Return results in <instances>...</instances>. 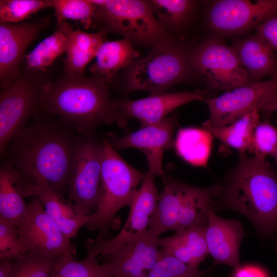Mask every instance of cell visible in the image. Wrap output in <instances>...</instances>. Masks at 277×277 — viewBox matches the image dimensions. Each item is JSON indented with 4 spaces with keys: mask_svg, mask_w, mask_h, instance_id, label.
<instances>
[{
    "mask_svg": "<svg viewBox=\"0 0 277 277\" xmlns=\"http://www.w3.org/2000/svg\"><path fill=\"white\" fill-rule=\"evenodd\" d=\"M83 134L61 118L38 110L0 153L1 163L14 168L24 183L43 182L62 197Z\"/></svg>",
    "mask_w": 277,
    "mask_h": 277,
    "instance_id": "6da1fadb",
    "label": "cell"
},
{
    "mask_svg": "<svg viewBox=\"0 0 277 277\" xmlns=\"http://www.w3.org/2000/svg\"><path fill=\"white\" fill-rule=\"evenodd\" d=\"M115 101L102 77L63 74L44 84L39 111L58 116L88 134L101 124L115 123L121 128L126 126L127 121L118 112Z\"/></svg>",
    "mask_w": 277,
    "mask_h": 277,
    "instance_id": "7a4b0ae2",
    "label": "cell"
},
{
    "mask_svg": "<svg viewBox=\"0 0 277 277\" xmlns=\"http://www.w3.org/2000/svg\"><path fill=\"white\" fill-rule=\"evenodd\" d=\"M215 206L244 215L263 237L277 231V175L266 159L240 154L223 184Z\"/></svg>",
    "mask_w": 277,
    "mask_h": 277,
    "instance_id": "3957f363",
    "label": "cell"
},
{
    "mask_svg": "<svg viewBox=\"0 0 277 277\" xmlns=\"http://www.w3.org/2000/svg\"><path fill=\"white\" fill-rule=\"evenodd\" d=\"M103 157L99 194L95 212L84 226L98 231L96 239H108L118 212L131 206L137 186L146 173L141 172L126 162L107 137L102 139Z\"/></svg>",
    "mask_w": 277,
    "mask_h": 277,
    "instance_id": "277c9868",
    "label": "cell"
},
{
    "mask_svg": "<svg viewBox=\"0 0 277 277\" xmlns=\"http://www.w3.org/2000/svg\"><path fill=\"white\" fill-rule=\"evenodd\" d=\"M164 188L159 195L148 229L160 235L168 230L177 231L190 227L206 226L210 209L215 207L220 184L199 187L172 177H164Z\"/></svg>",
    "mask_w": 277,
    "mask_h": 277,
    "instance_id": "5b68a950",
    "label": "cell"
},
{
    "mask_svg": "<svg viewBox=\"0 0 277 277\" xmlns=\"http://www.w3.org/2000/svg\"><path fill=\"white\" fill-rule=\"evenodd\" d=\"M96 6L91 27L122 35L143 47L175 41L160 24L149 1L90 0Z\"/></svg>",
    "mask_w": 277,
    "mask_h": 277,
    "instance_id": "8992f818",
    "label": "cell"
},
{
    "mask_svg": "<svg viewBox=\"0 0 277 277\" xmlns=\"http://www.w3.org/2000/svg\"><path fill=\"white\" fill-rule=\"evenodd\" d=\"M189 55L187 48L176 41L153 47L146 56L129 65L127 89L144 90L154 95L164 93L172 85L193 81L197 74Z\"/></svg>",
    "mask_w": 277,
    "mask_h": 277,
    "instance_id": "52a82bcc",
    "label": "cell"
},
{
    "mask_svg": "<svg viewBox=\"0 0 277 277\" xmlns=\"http://www.w3.org/2000/svg\"><path fill=\"white\" fill-rule=\"evenodd\" d=\"M189 61L197 75L213 90H230L254 83L232 46L209 37L189 52Z\"/></svg>",
    "mask_w": 277,
    "mask_h": 277,
    "instance_id": "ba28073f",
    "label": "cell"
},
{
    "mask_svg": "<svg viewBox=\"0 0 277 277\" xmlns=\"http://www.w3.org/2000/svg\"><path fill=\"white\" fill-rule=\"evenodd\" d=\"M49 80L21 69L17 77L0 92V153L38 111L43 86Z\"/></svg>",
    "mask_w": 277,
    "mask_h": 277,
    "instance_id": "9c48e42d",
    "label": "cell"
},
{
    "mask_svg": "<svg viewBox=\"0 0 277 277\" xmlns=\"http://www.w3.org/2000/svg\"><path fill=\"white\" fill-rule=\"evenodd\" d=\"M103 157V142L94 132L84 134L70 176L67 194L77 216H89L96 210Z\"/></svg>",
    "mask_w": 277,
    "mask_h": 277,
    "instance_id": "30bf717a",
    "label": "cell"
},
{
    "mask_svg": "<svg viewBox=\"0 0 277 277\" xmlns=\"http://www.w3.org/2000/svg\"><path fill=\"white\" fill-rule=\"evenodd\" d=\"M277 97V77L254 82L205 98L210 113L206 122L212 126L230 124L244 115L263 107Z\"/></svg>",
    "mask_w": 277,
    "mask_h": 277,
    "instance_id": "8fae6325",
    "label": "cell"
},
{
    "mask_svg": "<svg viewBox=\"0 0 277 277\" xmlns=\"http://www.w3.org/2000/svg\"><path fill=\"white\" fill-rule=\"evenodd\" d=\"M155 175L147 171L138 189L124 226L114 237L106 240L88 239L84 241L87 253L95 256L113 250L143 236L148 229L150 217L155 211L159 195L154 182Z\"/></svg>",
    "mask_w": 277,
    "mask_h": 277,
    "instance_id": "7c38bea8",
    "label": "cell"
},
{
    "mask_svg": "<svg viewBox=\"0 0 277 277\" xmlns=\"http://www.w3.org/2000/svg\"><path fill=\"white\" fill-rule=\"evenodd\" d=\"M277 13V0H219L210 3L206 12L209 28L217 34L233 35L256 28Z\"/></svg>",
    "mask_w": 277,
    "mask_h": 277,
    "instance_id": "4fadbf2b",
    "label": "cell"
},
{
    "mask_svg": "<svg viewBox=\"0 0 277 277\" xmlns=\"http://www.w3.org/2000/svg\"><path fill=\"white\" fill-rule=\"evenodd\" d=\"M17 228L23 251L33 250L57 255L76 253L70 239L49 217L36 197L32 196L27 216Z\"/></svg>",
    "mask_w": 277,
    "mask_h": 277,
    "instance_id": "5bb4252c",
    "label": "cell"
},
{
    "mask_svg": "<svg viewBox=\"0 0 277 277\" xmlns=\"http://www.w3.org/2000/svg\"><path fill=\"white\" fill-rule=\"evenodd\" d=\"M177 121L175 114L165 117L161 122L140 127L131 133L117 136L108 133L107 138L116 149L134 148L146 156L149 172L163 178V157L165 151L174 147V130Z\"/></svg>",
    "mask_w": 277,
    "mask_h": 277,
    "instance_id": "9a60e30c",
    "label": "cell"
},
{
    "mask_svg": "<svg viewBox=\"0 0 277 277\" xmlns=\"http://www.w3.org/2000/svg\"><path fill=\"white\" fill-rule=\"evenodd\" d=\"M51 17L17 24H0V87H9L17 77L29 46L47 26Z\"/></svg>",
    "mask_w": 277,
    "mask_h": 277,
    "instance_id": "2e32d148",
    "label": "cell"
},
{
    "mask_svg": "<svg viewBox=\"0 0 277 277\" xmlns=\"http://www.w3.org/2000/svg\"><path fill=\"white\" fill-rule=\"evenodd\" d=\"M159 237L148 229L137 240L102 255L101 264L113 277H147L160 257Z\"/></svg>",
    "mask_w": 277,
    "mask_h": 277,
    "instance_id": "e0dca14e",
    "label": "cell"
},
{
    "mask_svg": "<svg viewBox=\"0 0 277 277\" xmlns=\"http://www.w3.org/2000/svg\"><path fill=\"white\" fill-rule=\"evenodd\" d=\"M206 93L204 90L163 93L136 100H115V104L124 120L135 118L143 127L161 122L168 113L185 104L196 100L204 101Z\"/></svg>",
    "mask_w": 277,
    "mask_h": 277,
    "instance_id": "ac0fdd59",
    "label": "cell"
},
{
    "mask_svg": "<svg viewBox=\"0 0 277 277\" xmlns=\"http://www.w3.org/2000/svg\"><path fill=\"white\" fill-rule=\"evenodd\" d=\"M244 235L243 226L239 221L223 219L215 213L214 207L210 209L205 238L214 265L223 264L235 270L239 269L241 266L240 246Z\"/></svg>",
    "mask_w": 277,
    "mask_h": 277,
    "instance_id": "d6986e66",
    "label": "cell"
},
{
    "mask_svg": "<svg viewBox=\"0 0 277 277\" xmlns=\"http://www.w3.org/2000/svg\"><path fill=\"white\" fill-rule=\"evenodd\" d=\"M57 27L64 31L67 37L63 74L85 76L87 65L95 57L100 46L106 41L107 33L102 31L89 33L79 28L75 30L67 22Z\"/></svg>",
    "mask_w": 277,
    "mask_h": 277,
    "instance_id": "ffe728a7",
    "label": "cell"
},
{
    "mask_svg": "<svg viewBox=\"0 0 277 277\" xmlns=\"http://www.w3.org/2000/svg\"><path fill=\"white\" fill-rule=\"evenodd\" d=\"M239 60L255 82L277 77V56L269 46L258 34L234 38L231 45Z\"/></svg>",
    "mask_w": 277,
    "mask_h": 277,
    "instance_id": "44dd1931",
    "label": "cell"
},
{
    "mask_svg": "<svg viewBox=\"0 0 277 277\" xmlns=\"http://www.w3.org/2000/svg\"><path fill=\"white\" fill-rule=\"evenodd\" d=\"M25 197H37L46 213L64 234L70 239L76 236L77 232L88 222L90 216H77L71 209L61 201L62 198L51 190L43 182L35 185L24 183Z\"/></svg>",
    "mask_w": 277,
    "mask_h": 277,
    "instance_id": "7402d4cb",
    "label": "cell"
},
{
    "mask_svg": "<svg viewBox=\"0 0 277 277\" xmlns=\"http://www.w3.org/2000/svg\"><path fill=\"white\" fill-rule=\"evenodd\" d=\"M205 226H196L176 231L173 235L158 239L160 249L192 267L199 264L208 254Z\"/></svg>",
    "mask_w": 277,
    "mask_h": 277,
    "instance_id": "603a6c76",
    "label": "cell"
},
{
    "mask_svg": "<svg viewBox=\"0 0 277 277\" xmlns=\"http://www.w3.org/2000/svg\"><path fill=\"white\" fill-rule=\"evenodd\" d=\"M24 183L12 167L1 163L0 166V219L17 227L25 220L28 205L24 200Z\"/></svg>",
    "mask_w": 277,
    "mask_h": 277,
    "instance_id": "cb8c5ba5",
    "label": "cell"
},
{
    "mask_svg": "<svg viewBox=\"0 0 277 277\" xmlns=\"http://www.w3.org/2000/svg\"><path fill=\"white\" fill-rule=\"evenodd\" d=\"M138 56L132 43L126 38L106 41L99 47L95 62L88 70L91 74L102 77L109 85L120 69L130 65Z\"/></svg>",
    "mask_w": 277,
    "mask_h": 277,
    "instance_id": "d4e9b609",
    "label": "cell"
},
{
    "mask_svg": "<svg viewBox=\"0 0 277 277\" xmlns=\"http://www.w3.org/2000/svg\"><path fill=\"white\" fill-rule=\"evenodd\" d=\"M259 111L253 110L226 126H212L205 122L203 128L226 146L237 150L239 154L252 153L254 131L261 122Z\"/></svg>",
    "mask_w": 277,
    "mask_h": 277,
    "instance_id": "484cf974",
    "label": "cell"
},
{
    "mask_svg": "<svg viewBox=\"0 0 277 277\" xmlns=\"http://www.w3.org/2000/svg\"><path fill=\"white\" fill-rule=\"evenodd\" d=\"M212 143V135L208 130L187 127L179 129L174 147L177 155L187 163L204 167L208 163Z\"/></svg>",
    "mask_w": 277,
    "mask_h": 277,
    "instance_id": "4316f807",
    "label": "cell"
},
{
    "mask_svg": "<svg viewBox=\"0 0 277 277\" xmlns=\"http://www.w3.org/2000/svg\"><path fill=\"white\" fill-rule=\"evenodd\" d=\"M67 37L59 27L52 34L41 41L24 60V68L34 74L48 78L47 72L54 61L66 51Z\"/></svg>",
    "mask_w": 277,
    "mask_h": 277,
    "instance_id": "83f0119b",
    "label": "cell"
},
{
    "mask_svg": "<svg viewBox=\"0 0 277 277\" xmlns=\"http://www.w3.org/2000/svg\"><path fill=\"white\" fill-rule=\"evenodd\" d=\"M149 2L157 21L169 33L178 31L187 25L199 4L197 1L190 0H152Z\"/></svg>",
    "mask_w": 277,
    "mask_h": 277,
    "instance_id": "f1b7e54d",
    "label": "cell"
},
{
    "mask_svg": "<svg viewBox=\"0 0 277 277\" xmlns=\"http://www.w3.org/2000/svg\"><path fill=\"white\" fill-rule=\"evenodd\" d=\"M59 255L30 250L11 259L13 277H50Z\"/></svg>",
    "mask_w": 277,
    "mask_h": 277,
    "instance_id": "f546056e",
    "label": "cell"
},
{
    "mask_svg": "<svg viewBox=\"0 0 277 277\" xmlns=\"http://www.w3.org/2000/svg\"><path fill=\"white\" fill-rule=\"evenodd\" d=\"M57 25L67 19L79 21L85 29L92 26L96 10L90 0H51Z\"/></svg>",
    "mask_w": 277,
    "mask_h": 277,
    "instance_id": "4dcf8cb0",
    "label": "cell"
},
{
    "mask_svg": "<svg viewBox=\"0 0 277 277\" xmlns=\"http://www.w3.org/2000/svg\"><path fill=\"white\" fill-rule=\"evenodd\" d=\"M51 7V0H1L0 24L25 22L39 10Z\"/></svg>",
    "mask_w": 277,
    "mask_h": 277,
    "instance_id": "1f68e13d",
    "label": "cell"
},
{
    "mask_svg": "<svg viewBox=\"0 0 277 277\" xmlns=\"http://www.w3.org/2000/svg\"><path fill=\"white\" fill-rule=\"evenodd\" d=\"M160 255L147 277H206L210 269L190 266L160 249Z\"/></svg>",
    "mask_w": 277,
    "mask_h": 277,
    "instance_id": "d6a6232c",
    "label": "cell"
},
{
    "mask_svg": "<svg viewBox=\"0 0 277 277\" xmlns=\"http://www.w3.org/2000/svg\"><path fill=\"white\" fill-rule=\"evenodd\" d=\"M277 151V128L268 121L260 122L255 128L252 153L266 159L274 157Z\"/></svg>",
    "mask_w": 277,
    "mask_h": 277,
    "instance_id": "836d02e7",
    "label": "cell"
},
{
    "mask_svg": "<svg viewBox=\"0 0 277 277\" xmlns=\"http://www.w3.org/2000/svg\"><path fill=\"white\" fill-rule=\"evenodd\" d=\"M23 252L17 227L0 219V259H11Z\"/></svg>",
    "mask_w": 277,
    "mask_h": 277,
    "instance_id": "e575fe53",
    "label": "cell"
},
{
    "mask_svg": "<svg viewBox=\"0 0 277 277\" xmlns=\"http://www.w3.org/2000/svg\"><path fill=\"white\" fill-rule=\"evenodd\" d=\"M255 33L269 46L277 56V13L268 17L258 25Z\"/></svg>",
    "mask_w": 277,
    "mask_h": 277,
    "instance_id": "d590c367",
    "label": "cell"
},
{
    "mask_svg": "<svg viewBox=\"0 0 277 277\" xmlns=\"http://www.w3.org/2000/svg\"><path fill=\"white\" fill-rule=\"evenodd\" d=\"M234 277H268L266 272L260 267L248 265L241 266L235 270Z\"/></svg>",
    "mask_w": 277,
    "mask_h": 277,
    "instance_id": "8d00e7d4",
    "label": "cell"
},
{
    "mask_svg": "<svg viewBox=\"0 0 277 277\" xmlns=\"http://www.w3.org/2000/svg\"><path fill=\"white\" fill-rule=\"evenodd\" d=\"M0 277H13L11 259H0Z\"/></svg>",
    "mask_w": 277,
    "mask_h": 277,
    "instance_id": "74e56055",
    "label": "cell"
},
{
    "mask_svg": "<svg viewBox=\"0 0 277 277\" xmlns=\"http://www.w3.org/2000/svg\"><path fill=\"white\" fill-rule=\"evenodd\" d=\"M261 110L277 112V97L265 105Z\"/></svg>",
    "mask_w": 277,
    "mask_h": 277,
    "instance_id": "f35d334b",
    "label": "cell"
},
{
    "mask_svg": "<svg viewBox=\"0 0 277 277\" xmlns=\"http://www.w3.org/2000/svg\"><path fill=\"white\" fill-rule=\"evenodd\" d=\"M98 277H113V276L109 272L106 274Z\"/></svg>",
    "mask_w": 277,
    "mask_h": 277,
    "instance_id": "ab89813d",
    "label": "cell"
},
{
    "mask_svg": "<svg viewBox=\"0 0 277 277\" xmlns=\"http://www.w3.org/2000/svg\"><path fill=\"white\" fill-rule=\"evenodd\" d=\"M274 158L277 160V151H276L275 155L274 156Z\"/></svg>",
    "mask_w": 277,
    "mask_h": 277,
    "instance_id": "60d3db41",
    "label": "cell"
}]
</instances>
